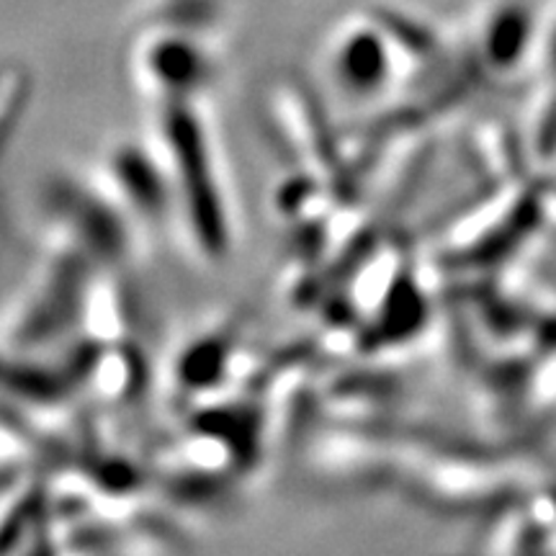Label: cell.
Wrapping results in <instances>:
<instances>
[{
	"instance_id": "cell-2",
	"label": "cell",
	"mask_w": 556,
	"mask_h": 556,
	"mask_svg": "<svg viewBox=\"0 0 556 556\" xmlns=\"http://www.w3.org/2000/svg\"><path fill=\"white\" fill-rule=\"evenodd\" d=\"M400 58L402 50L381 11L348 18L328 45V65L338 88L358 99L387 88Z\"/></svg>"
},
{
	"instance_id": "cell-1",
	"label": "cell",
	"mask_w": 556,
	"mask_h": 556,
	"mask_svg": "<svg viewBox=\"0 0 556 556\" xmlns=\"http://www.w3.org/2000/svg\"><path fill=\"white\" fill-rule=\"evenodd\" d=\"M197 103L199 99L152 103L157 157L193 245L204 258L219 261L232 245V222L217 148Z\"/></svg>"
},
{
	"instance_id": "cell-3",
	"label": "cell",
	"mask_w": 556,
	"mask_h": 556,
	"mask_svg": "<svg viewBox=\"0 0 556 556\" xmlns=\"http://www.w3.org/2000/svg\"><path fill=\"white\" fill-rule=\"evenodd\" d=\"M26 80L18 75H5L0 78V150L5 148V139H9L13 129V114L18 111V99H24Z\"/></svg>"
}]
</instances>
